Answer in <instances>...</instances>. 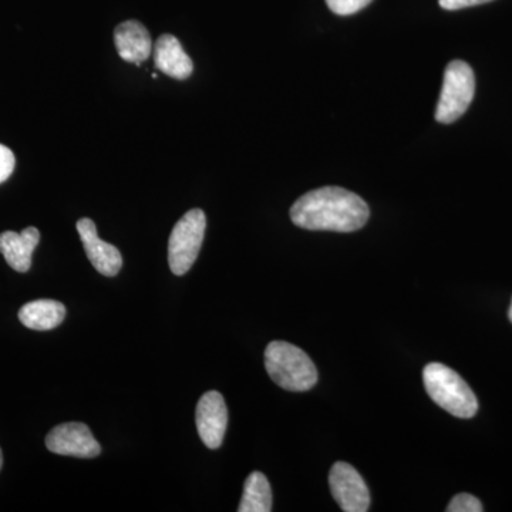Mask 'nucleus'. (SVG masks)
I'll list each match as a JSON object with an SVG mask.
<instances>
[{
	"mask_svg": "<svg viewBox=\"0 0 512 512\" xmlns=\"http://www.w3.org/2000/svg\"><path fill=\"white\" fill-rule=\"evenodd\" d=\"M154 62L160 72L177 80H185L191 76L194 63L184 52L183 46L173 35L158 37L154 47Z\"/></svg>",
	"mask_w": 512,
	"mask_h": 512,
	"instance_id": "12",
	"label": "nucleus"
},
{
	"mask_svg": "<svg viewBox=\"0 0 512 512\" xmlns=\"http://www.w3.org/2000/svg\"><path fill=\"white\" fill-rule=\"evenodd\" d=\"M329 487L336 503L345 512H366L370 507L369 488L348 463L338 461L330 468Z\"/></svg>",
	"mask_w": 512,
	"mask_h": 512,
	"instance_id": "6",
	"label": "nucleus"
},
{
	"mask_svg": "<svg viewBox=\"0 0 512 512\" xmlns=\"http://www.w3.org/2000/svg\"><path fill=\"white\" fill-rule=\"evenodd\" d=\"M2 466H3V454H2V450H0V470H2Z\"/></svg>",
	"mask_w": 512,
	"mask_h": 512,
	"instance_id": "19",
	"label": "nucleus"
},
{
	"mask_svg": "<svg viewBox=\"0 0 512 512\" xmlns=\"http://www.w3.org/2000/svg\"><path fill=\"white\" fill-rule=\"evenodd\" d=\"M40 241L39 229L29 227L18 232L6 231L0 234V252L5 256L10 268L18 272H28L32 266L33 251Z\"/></svg>",
	"mask_w": 512,
	"mask_h": 512,
	"instance_id": "11",
	"label": "nucleus"
},
{
	"mask_svg": "<svg viewBox=\"0 0 512 512\" xmlns=\"http://www.w3.org/2000/svg\"><path fill=\"white\" fill-rule=\"evenodd\" d=\"M423 382L430 399L441 409L460 417L471 419L478 412V400L466 380L453 369L441 363L424 367Z\"/></svg>",
	"mask_w": 512,
	"mask_h": 512,
	"instance_id": "3",
	"label": "nucleus"
},
{
	"mask_svg": "<svg viewBox=\"0 0 512 512\" xmlns=\"http://www.w3.org/2000/svg\"><path fill=\"white\" fill-rule=\"evenodd\" d=\"M207 217L204 211H188L187 214L175 224L170 239H168V264L174 275L181 276L197 261L202 242H204Z\"/></svg>",
	"mask_w": 512,
	"mask_h": 512,
	"instance_id": "5",
	"label": "nucleus"
},
{
	"mask_svg": "<svg viewBox=\"0 0 512 512\" xmlns=\"http://www.w3.org/2000/svg\"><path fill=\"white\" fill-rule=\"evenodd\" d=\"M114 43L121 59L124 62L136 63L137 66L147 60L153 52L150 33L146 26L137 20L120 23L114 30Z\"/></svg>",
	"mask_w": 512,
	"mask_h": 512,
	"instance_id": "10",
	"label": "nucleus"
},
{
	"mask_svg": "<svg viewBox=\"0 0 512 512\" xmlns=\"http://www.w3.org/2000/svg\"><path fill=\"white\" fill-rule=\"evenodd\" d=\"M272 510V490L268 478L259 471L249 474L244 485L239 512H269Z\"/></svg>",
	"mask_w": 512,
	"mask_h": 512,
	"instance_id": "14",
	"label": "nucleus"
},
{
	"mask_svg": "<svg viewBox=\"0 0 512 512\" xmlns=\"http://www.w3.org/2000/svg\"><path fill=\"white\" fill-rule=\"evenodd\" d=\"M195 423L202 443L217 450L224 441L228 427V409L221 393L211 390L202 394L195 410Z\"/></svg>",
	"mask_w": 512,
	"mask_h": 512,
	"instance_id": "8",
	"label": "nucleus"
},
{
	"mask_svg": "<svg viewBox=\"0 0 512 512\" xmlns=\"http://www.w3.org/2000/svg\"><path fill=\"white\" fill-rule=\"evenodd\" d=\"M474 93H476V76L470 64L463 60H453L444 72L436 120L441 124H451L460 119L470 107Z\"/></svg>",
	"mask_w": 512,
	"mask_h": 512,
	"instance_id": "4",
	"label": "nucleus"
},
{
	"mask_svg": "<svg viewBox=\"0 0 512 512\" xmlns=\"http://www.w3.org/2000/svg\"><path fill=\"white\" fill-rule=\"evenodd\" d=\"M372 2L373 0H326V5L336 15L349 16L365 9Z\"/></svg>",
	"mask_w": 512,
	"mask_h": 512,
	"instance_id": "15",
	"label": "nucleus"
},
{
	"mask_svg": "<svg viewBox=\"0 0 512 512\" xmlns=\"http://www.w3.org/2000/svg\"><path fill=\"white\" fill-rule=\"evenodd\" d=\"M483 504L471 494H458L448 504L447 512H483Z\"/></svg>",
	"mask_w": 512,
	"mask_h": 512,
	"instance_id": "16",
	"label": "nucleus"
},
{
	"mask_svg": "<svg viewBox=\"0 0 512 512\" xmlns=\"http://www.w3.org/2000/svg\"><path fill=\"white\" fill-rule=\"evenodd\" d=\"M269 377L289 392H306L318 382V369L311 357L292 343L271 342L265 350Z\"/></svg>",
	"mask_w": 512,
	"mask_h": 512,
	"instance_id": "2",
	"label": "nucleus"
},
{
	"mask_svg": "<svg viewBox=\"0 0 512 512\" xmlns=\"http://www.w3.org/2000/svg\"><path fill=\"white\" fill-rule=\"evenodd\" d=\"M369 217L365 200L340 187L308 192L291 208L293 224L308 231L355 232L365 227Z\"/></svg>",
	"mask_w": 512,
	"mask_h": 512,
	"instance_id": "1",
	"label": "nucleus"
},
{
	"mask_svg": "<svg viewBox=\"0 0 512 512\" xmlns=\"http://www.w3.org/2000/svg\"><path fill=\"white\" fill-rule=\"evenodd\" d=\"M77 232L82 239L87 258L101 275L113 278L123 266V256L114 245L107 244L97 235L96 224L90 218L77 221Z\"/></svg>",
	"mask_w": 512,
	"mask_h": 512,
	"instance_id": "9",
	"label": "nucleus"
},
{
	"mask_svg": "<svg viewBox=\"0 0 512 512\" xmlns=\"http://www.w3.org/2000/svg\"><path fill=\"white\" fill-rule=\"evenodd\" d=\"M47 450L60 456L94 458L101 453L100 444L83 423H63L46 437Z\"/></svg>",
	"mask_w": 512,
	"mask_h": 512,
	"instance_id": "7",
	"label": "nucleus"
},
{
	"mask_svg": "<svg viewBox=\"0 0 512 512\" xmlns=\"http://www.w3.org/2000/svg\"><path fill=\"white\" fill-rule=\"evenodd\" d=\"M66 318V308L59 301L39 299L26 303L19 311V320L26 328L33 330H52Z\"/></svg>",
	"mask_w": 512,
	"mask_h": 512,
	"instance_id": "13",
	"label": "nucleus"
},
{
	"mask_svg": "<svg viewBox=\"0 0 512 512\" xmlns=\"http://www.w3.org/2000/svg\"><path fill=\"white\" fill-rule=\"evenodd\" d=\"M508 318H510L511 323H512V302H511L510 312H508Z\"/></svg>",
	"mask_w": 512,
	"mask_h": 512,
	"instance_id": "20",
	"label": "nucleus"
},
{
	"mask_svg": "<svg viewBox=\"0 0 512 512\" xmlns=\"http://www.w3.org/2000/svg\"><path fill=\"white\" fill-rule=\"evenodd\" d=\"M15 156L10 148L0 144V184L5 183L15 170Z\"/></svg>",
	"mask_w": 512,
	"mask_h": 512,
	"instance_id": "17",
	"label": "nucleus"
},
{
	"mask_svg": "<svg viewBox=\"0 0 512 512\" xmlns=\"http://www.w3.org/2000/svg\"><path fill=\"white\" fill-rule=\"evenodd\" d=\"M491 0H439L440 6L446 10H458L471 8V6L483 5Z\"/></svg>",
	"mask_w": 512,
	"mask_h": 512,
	"instance_id": "18",
	"label": "nucleus"
}]
</instances>
